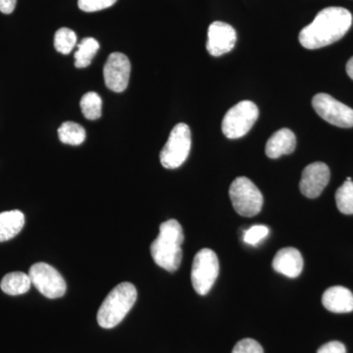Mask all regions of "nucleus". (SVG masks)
<instances>
[{"label":"nucleus","mask_w":353,"mask_h":353,"mask_svg":"<svg viewBox=\"0 0 353 353\" xmlns=\"http://www.w3.org/2000/svg\"><path fill=\"white\" fill-rule=\"evenodd\" d=\"M352 25V15L343 7H327L299 32V43L306 50H318L340 41Z\"/></svg>","instance_id":"obj_1"},{"label":"nucleus","mask_w":353,"mask_h":353,"mask_svg":"<svg viewBox=\"0 0 353 353\" xmlns=\"http://www.w3.org/2000/svg\"><path fill=\"white\" fill-rule=\"evenodd\" d=\"M183 228L175 219L162 223L159 234L150 245V253L158 266L168 272H175L183 259Z\"/></svg>","instance_id":"obj_2"},{"label":"nucleus","mask_w":353,"mask_h":353,"mask_svg":"<svg viewBox=\"0 0 353 353\" xmlns=\"http://www.w3.org/2000/svg\"><path fill=\"white\" fill-rule=\"evenodd\" d=\"M138 292L129 282L116 285L104 299L97 312V323L104 329H112L119 325L136 303Z\"/></svg>","instance_id":"obj_3"},{"label":"nucleus","mask_w":353,"mask_h":353,"mask_svg":"<svg viewBox=\"0 0 353 353\" xmlns=\"http://www.w3.org/2000/svg\"><path fill=\"white\" fill-rule=\"evenodd\" d=\"M234 209L243 217L259 214L263 206V196L259 188L245 176L234 179L229 190Z\"/></svg>","instance_id":"obj_4"},{"label":"nucleus","mask_w":353,"mask_h":353,"mask_svg":"<svg viewBox=\"0 0 353 353\" xmlns=\"http://www.w3.org/2000/svg\"><path fill=\"white\" fill-rule=\"evenodd\" d=\"M259 109L254 102L243 101L233 106L224 116L222 131L230 139L243 138L259 119Z\"/></svg>","instance_id":"obj_5"},{"label":"nucleus","mask_w":353,"mask_h":353,"mask_svg":"<svg viewBox=\"0 0 353 353\" xmlns=\"http://www.w3.org/2000/svg\"><path fill=\"white\" fill-rule=\"evenodd\" d=\"M192 146V134L185 123H179L170 132L166 145L160 152V162L166 169H176L187 160Z\"/></svg>","instance_id":"obj_6"},{"label":"nucleus","mask_w":353,"mask_h":353,"mask_svg":"<svg viewBox=\"0 0 353 353\" xmlns=\"http://www.w3.org/2000/svg\"><path fill=\"white\" fill-rule=\"evenodd\" d=\"M219 260L213 250L203 248L194 256L192 268V284L201 296H205L212 289L219 275Z\"/></svg>","instance_id":"obj_7"},{"label":"nucleus","mask_w":353,"mask_h":353,"mask_svg":"<svg viewBox=\"0 0 353 353\" xmlns=\"http://www.w3.org/2000/svg\"><path fill=\"white\" fill-rule=\"evenodd\" d=\"M32 284L37 288L43 296L54 299L63 296L67 285L64 278L50 264L39 262L32 265L29 270Z\"/></svg>","instance_id":"obj_8"},{"label":"nucleus","mask_w":353,"mask_h":353,"mask_svg":"<svg viewBox=\"0 0 353 353\" xmlns=\"http://www.w3.org/2000/svg\"><path fill=\"white\" fill-rule=\"evenodd\" d=\"M312 106L316 113L334 126L353 127V109L336 101L327 94H317L313 97Z\"/></svg>","instance_id":"obj_9"},{"label":"nucleus","mask_w":353,"mask_h":353,"mask_svg":"<svg viewBox=\"0 0 353 353\" xmlns=\"http://www.w3.org/2000/svg\"><path fill=\"white\" fill-rule=\"evenodd\" d=\"M130 75L131 62L129 58L123 53H111L103 69L106 87L114 92H124L129 85Z\"/></svg>","instance_id":"obj_10"},{"label":"nucleus","mask_w":353,"mask_h":353,"mask_svg":"<svg viewBox=\"0 0 353 353\" xmlns=\"http://www.w3.org/2000/svg\"><path fill=\"white\" fill-rule=\"evenodd\" d=\"M330 178L331 172L326 164L323 162L309 164L304 168L299 183L301 194L308 199H316L328 185Z\"/></svg>","instance_id":"obj_11"},{"label":"nucleus","mask_w":353,"mask_h":353,"mask_svg":"<svg viewBox=\"0 0 353 353\" xmlns=\"http://www.w3.org/2000/svg\"><path fill=\"white\" fill-rule=\"evenodd\" d=\"M236 43V30L227 23L216 21L209 26L206 48L212 57H218L234 50Z\"/></svg>","instance_id":"obj_12"},{"label":"nucleus","mask_w":353,"mask_h":353,"mask_svg":"<svg viewBox=\"0 0 353 353\" xmlns=\"http://www.w3.org/2000/svg\"><path fill=\"white\" fill-rule=\"evenodd\" d=\"M274 270L285 277L296 278L303 269L301 253L294 248H285L279 250L273 259Z\"/></svg>","instance_id":"obj_13"},{"label":"nucleus","mask_w":353,"mask_h":353,"mask_svg":"<svg viewBox=\"0 0 353 353\" xmlns=\"http://www.w3.org/2000/svg\"><path fill=\"white\" fill-rule=\"evenodd\" d=\"M322 303L333 313H350L353 311V294L341 285L329 288L323 294Z\"/></svg>","instance_id":"obj_14"},{"label":"nucleus","mask_w":353,"mask_h":353,"mask_svg":"<svg viewBox=\"0 0 353 353\" xmlns=\"http://www.w3.org/2000/svg\"><path fill=\"white\" fill-rule=\"evenodd\" d=\"M296 146V134L290 129H281L274 132L267 141L265 153L272 159L290 154L294 152Z\"/></svg>","instance_id":"obj_15"},{"label":"nucleus","mask_w":353,"mask_h":353,"mask_svg":"<svg viewBox=\"0 0 353 353\" xmlns=\"http://www.w3.org/2000/svg\"><path fill=\"white\" fill-rule=\"evenodd\" d=\"M25 225V216L20 210L0 213V243L15 238Z\"/></svg>","instance_id":"obj_16"},{"label":"nucleus","mask_w":353,"mask_h":353,"mask_svg":"<svg viewBox=\"0 0 353 353\" xmlns=\"http://www.w3.org/2000/svg\"><path fill=\"white\" fill-rule=\"evenodd\" d=\"M31 285L32 281L29 274L27 275L23 272H12V273L6 274L2 278L0 288L2 292L9 296H20L29 292Z\"/></svg>","instance_id":"obj_17"},{"label":"nucleus","mask_w":353,"mask_h":353,"mask_svg":"<svg viewBox=\"0 0 353 353\" xmlns=\"http://www.w3.org/2000/svg\"><path fill=\"white\" fill-rule=\"evenodd\" d=\"M99 50V43L94 38L83 39L75 53V66L78 69L87 68Z\"/></svg>","instance_id":"obj_18"},{"label":"nucleus","mask_w":353,"mask_h":353,"mask_svg":"<svg viewBox=\"0 0 353 353\" xmlns=\"http://www.w3.org/2000/svg\"><path fill=\"white\" fill-rule=\"evenodd\" d=\"M58 137L60 141L66 145H82L87 138V132L83 126L75 122H65L58 129Z\"/></svg>","instance_id":"obj_19"},{"label":"nucleus","mask_w":353,"mask_h":353,"mask_svg":"<svg viewBox=\"0 0 353 353\" xmlns=\"http://www.w3.org/2000/svg\"><path fill=\"white\" fill-rule=\"evenodd\" d=\"M81 109L83 116L88 120H97L101 118L102 113V101L99 94L90 92L81 99Z\"/></svg>","instance_id":"obj_20"},{"label":"nucleus","mask_w":353,"mask_h":353,"mask_svg":"<svg viewBox=\"0 0 353 353\" xmlns=\"http://www.w3.org/2000/svg\"><path fill=\"white\" fill-rule=\"evenodd\" d=\"M336 208L343 214H353V182L345 181L336 192Z\"/></svg>","instance_id":"obj_21"},{"label":"nucleus","mask_w":353,"mask_h":353,"mask_svg":"<svg viewBox=\"0 0 353 353\" xmlns=\"http://www.w3.org/2000/svg\"><path fill=\"white\" fill-rule=\"evenodd\" d=\"M77 44L76 32L68 28L58 30L54 37L55 50L62 54H69Z\"/></svg>","instance_id":"obj_22"},{"label":"nucleus","mask_w":353,"mask_h":353,"mask_svg":"<svg viewBox=\"0 0 353 353\" xmlns=\"http://www.w3.org/2000/svg\"><path fill=\"white\" fill-rule=\"evenodd\" d=\"M269 234L268 227L263 225H256L246 230L243 234V241L245 243L250 245H256L263 239L266 238Z\"/></svg>","instance_id":"obj_23"},{"label":"nucleus","mask_w":353,"mask_h":353,"mask_svg":"<svg viewBox=\"0 0 353 353\" xmlns=\"http://www.w3.org/2000/svg\"><path fill=\"white\" fill-rule=\"evenodd\" d=\"M117 0H79L78 6L85 12H97L114 6Z\"/></svg>","instance_id":"obj_24"},{"label":"nucleus","mask_w":353,"mask_h":353,"mask_svg":"<svg viewBox=\"0 0 353 353\" xmlns=\"http://www.w3.org/2000/svg\"><path fill=\"white\" fill-rule=\"evenodd\" d=\"M232 353H264L261 345L252 339H243L234 345Z\"/></svg>","instance_id":"obj_25"},{"label":"nucleus","mask_w":353,"mask_h":353,"mask_svg":"<svg viewBox=\"0 0 353 353\" xmlns=\"http://www.w3.org/2000/svg\"><path fill=\"white\" fill-rule=\"evenodd\" d=\"M317 353H347V348L341 341H333L323 345Z\"/></svg>","instance_id":"obj_26"},{"label":"nucleus","mask_w":353,"mask_h":353,"mask_svg":"<svg viewBox=\"0 0 353 353\" xmlns=\"http://www.w3.org/2000/svg\"><path fill=\"white\" fill-rule=\"evenodd\" d=\"M17 0H0V11L3 14H11L15 9Z\"/></svg>","instance_id":"obj_27"},{"label":"nucleus","mask_w":353,"mask_h":353,"mask_svg":"<svg viewBox=\"0 0 353 353\" xmlns=\"http://www.w3.org/2000/svg\"><path fill=\"white\" fill-rule=\"evenodd\" d=\"M347 73L352 80H353V57L348 60L347 63Z\"/></svg>","instance_id":"obj_28"}]
</instances>
